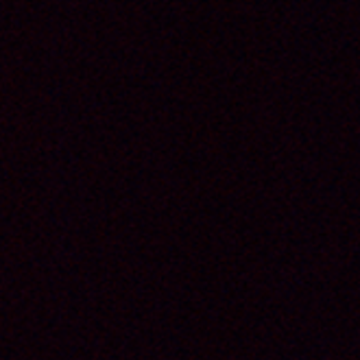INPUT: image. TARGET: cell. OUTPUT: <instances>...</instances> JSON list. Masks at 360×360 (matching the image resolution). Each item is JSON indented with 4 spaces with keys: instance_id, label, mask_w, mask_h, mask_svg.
I'll return each instance as SVG.
<instances>
[]
</instances>
